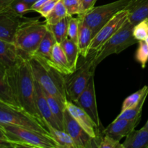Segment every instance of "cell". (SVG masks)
Returning <instances> with one entry per match:
<instances>
[{"instance_id": "cell-1", "label": "cell", "mask_w": 148, "mask_h": 148, "mask_svg": "<svg viewBox=\"0 0 148 148\" xmlns=\"http://www.w3.org/2000/svg\"><path fill=\"white\" fill-rule=\"evenodd\" d=\"M10 83L21 110L43 121L36 101V80L29 59L20 56L17 63L8 69Z\"/></svg>"}, {"instance_id": "cell-2", "label": "cell", "mask_w": 148, "mask_h": 148, "mask_svg": "<svg viewBox=\"0 0 148 148\" xmlns=\"http://www.w3.org/2000/svg\"><path fill=\"white\" fill-rule=\"evenodd\" d=\"M28 59L35 80L43 90L66 105L69 101L66 90V76L42 58L33 56Z\"/></svg>"}, {"instance_id": "cell-3", "label": "cell", "mask_w": 148, "mask_h": 148, "mask_svg": "<svg viewBox=\"0 0 148 148\" xmlns=\"http://www.w3.org/2000/svg\"><path fill=\"white\" fill-rule=\"evenodd\" d=\"M47 31L46 21L25 17L17 29L14 40L20 54L27 58L33 56Z\"/></svg>"}, {"instance_id": "cell-4", "label": "cell", "mask_w": 148, "mask_h": 148, "mask_svg": "<svg viewBox=\"0 0 148 148\" xmlns=\"http://www.w3.org/2000/svg\"><path fill=\"white\" fill-rule=\"evenodd\" d=\"M0 126L14 147L59 148L49 134L18 126L5 124H0Z\"/></svg>"}, {"instance_id": "cell-5", "label": "cell", "mask_w": 148, "mask_h": 148, "mask_svg": "<svg viewBox=\"0 0 148 148\" xmlns=\"http://www.w3.org/2000/svg\"><path fill=\"white\" fill-rule=\"evenodd\" d=\"M134 25L128 20L124 23L121 28L104 44L99 51L93 56V66L95 69L103 59L112 54L121 53L130 46L138 43L133 36Z\"/></svg>"}, {"instance_id": "cell-6", "label": "cell", "mask_w": 148, "mask_h": 148, "mask_svg": "<svg viewBox=\"0 0 148 148\" xmlns=\"http://www.w3.org/2000/svg\"><path fill=\"white\" fill-rule=\"evenodd\" d=\"M132 0H117L109 4L94 7L85 14L77 15L92 30L93 36L117 13L124 10Z\"/></svg>"}, {"instance_id": "cell-7", "label": "cell", "mask_w": 148, "mask_h": 148, "mask_svg": "<svg viewBox=\"0 0 148 148\" xmlns=\"http://www.w3.org/2000/svg\"><path fill=\"white\" fill-rule=\"evenodd\" d=\"M0 124L18 126L50 135L46 124L22 110L0 102ZM51 136V135H50Z\"/></svg>"}, {"instance_id": "cell-8", "label": "cell", "mask_w": 148, "mask_h": 148, "mask_svg": "<svg viewBox=\"0 0 148 148\" xmlns=\"http://www.w3.org/2000/svg\"><path fill=\"white\" fill-rule=\"evenodd\" d=\"M95 68L93 57L84 62L79 68L70 75L66 76V90L68 100L75 102L88 86L91 77H93Z\"/></svg>"}, {"instance_id": "cell-9", "label": "cell", "mask_w": 148, "mask_h": 148, "mask_svg": "<svg viewBox=\"0 0 148 148\" xmlns=\"http://www.w3.org/2000/svg\"><path fill=\"white\" fill-rule=\"evenodd\" d=\"M128 11L122 10L117 13L108 23H106L95 34L91 42L90 51L95 53L99 51L106 43L119 30L128 20Z\"/></svg>"}, {"instance_id": "cell-10", "label": "cell", "mask_w": 148, "mask_h": 148, "mask_svg": "<svg viewBox=\"0 0 148 148\" xmlns=\"http://www.w3.org/2000/svg\"><path fill=\"white\" fill-rule=\"evenodd\" d=\"M64 130L70 135L77 148L96 147L95 139L91 137L75 121L66 108L64 113Z\"/></svg>"}, {"instance_id": "cell-11", "label": "cell", "mask_w": 148, "mask_h": 148, "mask_svg": "<svg viewBox=\"0 0 148 148\" xmlns=\"http://www.w3.org/2000/svg\"><path fill=\"white\" fill-rule=\"evenodd\" d=\"M25 18L16 14L10 7L0 10V39L14 43L17 29Z\"/></svg>"}, {"instance_id": "cell-12", "label": "cell", "mask_w": 148, "mask_h": 148, "mask_svg": "<svg viewBox=\"0 0 148 148\" xmlns=\"http://www.w3.org/2000/svg\"><path fill=\"white\" fill-rule=\"evenodd\" d=\"M75 104L84 110L96 124L98 127L101 125L98 107H97L96 96H95V82L94 77H92L85 90L81 93L75 101Z\"/></svg>"}, {"instance_id": "cell-13", "label": "cell", "mask_w": 148, "mask_h": 148, "mask_svg": "<svg viewBox=\"0 0 148 148\" xmlns=\"http://www.w3.org/2000/svg\"><path fill=\"white\" fill-rule=\"evenodd\" d=\"M65 106L71 116L75 119V121L91 137L94 139L98 137L96 131L97 130H98V127L82 108L70 101H68L66 103Z\"/></svg>"}, {"instance_id": "cell-14", "label": "cell", "mask_w": 148, "mask_h": 148, "mask_svg": "<svg viewBox=\"0 0 148 148\" xmlns=\"http://www.w3.org/2000/svg\"><path fill=\"white\" fill-rule=\"evenodd\" d=\"M140 121V120H129L125 119H114L111 124L103 130V134L120 141L132 132Z\"/></svg>"}, {"instance_id": "cell-15", "label": "cell", "mask_w": 148, "mask_h": 148, "mask_svg": "<svg viewBox=\"0 0 148 148\" xmlns=\"http://www.w3.org/2000/svg\"><path fill=\"white\" fill-rule=\"evenodd\" d=\"M0 102L21 110L10 83L8 69L0 63ZM23 111V110H22Z\"/></svg>"}, {"instance_id": "cell-16", "label": "cell", "mask_w": 148, "mask_h": 148, "mask_svg": "<svg viewBox=\"0 0 148 148\" xmlns=\"http://www.w3.org/2000/svg\"><path fill=\"white\" fill-rule=\"evenodd\" d=\"M36 101L40 115L43 122L46 126L53 127V128L60 130L59 124L55 119L50 106L49 105L46 98L45 97L44 92L40 85L36 81Z\"/></svg>"}, {"instance_id": "cell-17", "label": "cell", "mask_w": 148, "mask_h": 148, "mask_svg": "<svg viewBox=\"0 0 148 148\" xmlns=\"http://www.w3.org/2000/svg\"><path fill=\"white\" fill-rule=\"evenodd\" d=\"M47 62L65 76L72 75L74 72L60 43H56L54 45L52 50L51 60Z\"/></svg>"}, {"instance_id": "cell-18", "label": "cell", "mask_w": 148, "mask_h": 148, "mask_svg": "<svg viewBox=\"0 0 148 148\" xmlns=\"http://www.w3.org/2000/svg\"><path fill=\"white\" fill-rule=\"evenodd\" d=\"M20 56L14 43L0 39V63L10 69L17 63Z\"/></svg>"}, {"instance_id": "cell-19", "label": "cell", "mask_w": 148, "mask_h": 148, "mask_svg": "<svg viewBox=\"0 0 148 148\" xmlns=\"http://www.w3.org/2000/svg\"><path fill=\"white\" fill-rule=\"evenodd\" d=\"M128 11V20L135 25L148 18V0H132L125 9Z\"/></svg>"}, {"instance_id": "cell-20", "label": "cell", "mask_w": 148, "mask_h": 148, "mask_svg": "<svg viewBox=\"0 0 148 148\" xmlns=\"http://www.w3.org/2000/svg\"><path fill=\"white\" fill-rule=\"evenodd\" d=\"M79 27V33H78V40H77V46L79 49V55L84 58L88 56V53L90 51L91 42L94 36L92 33V30L90 28L88 25L85 24L80 18Z\"/></svg>"}, {"instance_id": "cell-21", "label": "cell", "mask_w": 148, "mask_h": 148, "mask_svg": "<svg viewBox=\"0 0 148 148\" xmlns=\"http://www.w3.org/2000/svg\"><path fill=\"white\" fill-rule=\"evenodd\" d=\"M124 148H148V130H133L122 143Z\"/></svg>"}, {"instance_id": "cell-22", "label": "cell", "mask_w": 148, "mask_h": 148, "mask_svg": "<svg viewBox=\"0 0 148 148\" xmlns=\"http://www.w3.org/2000/svg\"><path fill=\"white\" fill-rule=\"evenodd\" d=\"M56 43V40L54 36H53L51 32L48 30L47 33H46L44 37L40 41L36 53L33 56H38L45 60L50 61L51 57L52 50Z\"/></svg>"}, {"instance_id": "cell-23", "label": "cell", "mask_w": 148, "mask_h": 148, "mask_svg": "<svg viewBox=\"0 0 148 148\" xmlns=\"http://www.w3.org/2000/svg\"><path fill=\"white\" fill-rule=\"evenodd\" d=\"M51 137L56 142L59 148H77L73 140L64 130L47 126Z\"/></svg>"}, {"instance_id": "cell-24", "label": "cell", "mask_w": 148, "mask_h": 148, "mask_svg": "<svg viewBox=\"0 0 148 148\" xmlns=\"http://www.w3.org/2000/svg\"><path fill=\"white\" fill-rule=\"evenodd\" d=\"M61 46L64 51L71 68L75 72L77 69V64L78 58L79 56L77 44L67 38L66 40H64L61 43Z\"/></svg>"}, {"instance_id": "cell-25", "label": "cell", "mask_w": 148, "mask_h": 148, "mask_svg": "<svg viewBox=\"0 0 148 148\" xmlns=\"http://www.w3.org/2000/svg\"><path fill=\"white\" fill-rule=\"evenodd\" d=\"M45 97L46 98L49 105L50 106L51 110L54 116L55 119L59 124L61 130H64V113L66 108V106L63 103L60 102L57 98H55L53 95H50L47 92L43 90Z\"/></svg>"}, {"instance_id": "cell-26", "label": "cell", "mask_w": 148, "mask_h": 148, "mask_svg": "<svg viewBox=\"0 0 148 148\" xmlns=\"http://www.w3.org/2000/svg\"><path fill=\"white\" fill-rule=\"evenodd\" d=\"M68 22H69V16H66L65 18L58 22L57 23L52 25L46 24L48 30L51 32L56 39V43L61 44L64 40L67 38Z\"/></svg>"}, {"instance_id": "cell-27", "label": "cell", "mask_w": 148, "mask_h": 148, "mask_svg": "<svg viewBox=\"0 0 148 148\" xmlns=\"http://www.w3.org/2000/svg\"><path fill=\"white\" fill-rule=\"evenodd\" d=\"M147 94H148V86L145 85L143 88L137 90V92L132 93L124 99V102L122 103V106H121V111L136 107L138 105L139 103L141 101L143 97L147 95Z\"/></svg>"}, {"instance_id": "cell-28", "label": "cell", "mask_w": 148, "mask_h": 148, "mask_svg": "<svg viewBox=\"0 0 148 148\" xmlns=\"http://www.w3.org/2000/svg\"><path fill=\"white\" fill-rule=\"evenodd\" d=\"M67 15V12H66V8L64 5L62 0L59 1L55 6L54 8L50 12L49 14L45 17V21L46 24H55L58 22L61 21Z\"/></svg>"}, {"instance_id": "cell-29", "label": "cell", "mask_w": 148, "mask_h": 148, "mask_svg": "<svg viewBox=\"0 0 148 148\" xmlns=\"http://www.w3.org/2000/svg\"><path fill=\"white\" fill-rule=\"evenodd\" d=\"M148 94L145 95L141 100L138 105L133 108L127 109L125 111H121L118 116L116 118V119H125L129 120H140L141 119L142 116V111H143V106H144L145 100L147 98Z\"/></svg>"}, {"instance_id": "cell-30", "label": "cell", "mask_w": 148, "mask_h": 148, "mask_svg": "<svg viewBox=\"0 0 148 148\" xmlns=\"http://www.w3.org/2000/svg\"><path fill=\"white\" fill-rule=\"evenodd\" d=\"M59 1L60 0H38L31 6V11L37 12L45 18Z\"/></svg>"}, {"instance_id": "cell-31", "label": "cell", "mask_w": 148, "mask_h": 148, "mask_svg": "<svg viewBox=\"0 0 148 148\" xmlns=\"http://www.w3.org/2000/svg\"><path fill=\"white\" fill-rule=\"evenodd\" d=\"M95 142L96 147L98 148H124L120 141L104 134L101 137L98 136V137L95 138Z\"/></svg>"}, {"instance_id": "cell-32", "label": "cell", "mask_w": 148, "mask_h": 148, "mask_svg": "<svg viewBox=\"0 0 148 148\" xmlns=\"http://www.w3.org/2000/svg\"><path fill=\"white\" fill-rule=\"evenodd\" d=\"M138 44V48L135 53V59L141 64L142 68L145 69L148 62V45L145 40H140Z\"/></svg>"}, {"instance_id": "cell-33", "label": "cell", "mask_w": 148, "mask_h": 148, "mask_svg": "<svg viewBox=\"0 0 148 148\" xmlns=\"http://www.w3.org/2000/svg\"><path fill=\"white\" fill-rule=\"evenodd\" d=\"M79 17H74L73 16H69V22H68V31L67 38L72 41L77 43L78 33H79Z\"/></svg>"}, {"instance_id": "cell-34", "label": "cell", "mask_w": 148, "mask_h": 148, "mask_svg": "<svg viewBox=\"0 0 148 148\" xmlns=\"http://www.w3.org/2000/svg\"><path fill=\"white\" fill-rule=\"evenodd\" d=\"M133 36L138 41L145 40L148 36V18L140 22L134 26Z\"/></svg>"}, {"instance_id": "cell-35", "label": "cell", "mask_w": 148, "mask_h": 148, "mask_svg": "<svg viewBox=\"0 0 148 148\" xmlns=\"http://www.w3.org/2000/svg\"><path fill=\"white\" fill-rule=\"evenodd\" d=\"M67 12L68 16L82 14V3L81 0H62Z\"/></svg>"}, {"instance_id": "cell-36", "label": "cell", "mask_w": 148, "mask_h": 148, "mask_svg": "<svg viewBox=\"0 0 148 148\" xmlns=\"http://www.w3.org/2000/svg\"><path fill=\"white\" fill-rule=\"evenodd\" d=\"M10 7L16 14L20 16H24L25 14L31 11L30 6L22 1H14Z\"/></svg>"}, {"instance_id": "cell-37", "label": "cell", "mask_w": 148, "mask_h": 148, "mask_svg": "<svg viewBox=\"0 0 148 148\" xmlns=\"http://www.w3.org/2000/svg\"><path fill=\"white\" fill-rule=\"evenodd\" d=\"M4 147H14V146L8 140L5 132L0 126V148Z\"/></svg>"}, {"instance_id": "cell-38", "label": "cell", "mask_w": 148, "mask_h": 148, "mask_svg": "<svg viewBox=\"0 0 148 148\" xmlns=\"http://www.w3.org/2000/svg\"><path fill=\"white\" fill-rule=\"evenodd\" d=\"M97 0H81L82 3V14L88 12L94 7Z\"/></svg>"}, {"instance_id": "cell-39", "label": "cell", "mask_w": 148, "mask_h": 148, "mask_svg": "<svg viewBox=\"0 0 148 148\" xmlns=\"http://www.w3.org/2000/svg\"><path fill=\"white\" fill-rule=\"evenodd\" d=\"M15 0H0V10L10 7Z\"/></svg>"}, {"instance_id": "cell-40", "label": "cell", "mask_w": 148, "mask_h": 148, "mask_svg": "<svg viewBox=\"0 0 148 148\" xmlns=\"http://www.w3.org/2000/svg\"><path fill=\"white\" fill-rule=\"evenodd\" d=\"M15 1H24V2H25L26 4H27L29 6H30V7H31V6L33 5V4H34L36 1H38V0H15Z\"/></svg>"}, {"instance_id": "cell-41", "label": "cell", "mask_w": 148, "mask_h": 148, "mask_svg": "<svg viewBox=\"0 0 148 148\" xmlns=\"http://www.w3.org/2000/svg\"><path fill=\"white\" fill-rule=\"evenodd\" d=\"M142 129H143V130H148V120H147V122H146V124H145L144 127H143Z\"/></svg>"}, {"instance_id": "cell-42", "label": "cell", "mask_w": 148, "mask_h": 148, "mask_svg": "<svg viewBox=\"0 0 148 148\" xmlns=\"http://www.w3.org/2000/svg\"><path fill=\"white\" fill-rule=\"evenodd\" d=\"M145 42H146V43H147V44L148 45V36H147V38H146L145 40Z\"/></svg>"}]
</instances>
